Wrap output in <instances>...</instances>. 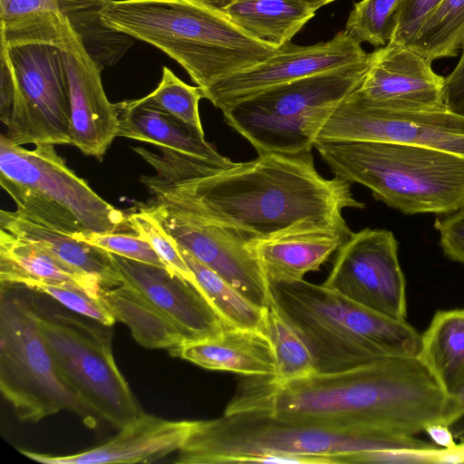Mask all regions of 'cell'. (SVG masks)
Masks as SVG:
<instances>
[{"instance_id": "6da1fadb", "label": "cell", "mask_w": 464, "mask_h": 464, "mask_svg": "<svg viewBox=\"0 0 464 464\" xmlns=\"http://www.w3.org/2000/svg\"><path fill=\"white\" fill-rule=\"evenodd\" d=\"M160 154L133 147L155 174L140 181L159 198L254 242L299 228L328 227L347 238L353 232L343 217L363 208L349 181L322 177L311 151L269 152L231 168L164 147Z\"/></svg>"}, {"instance_id": "7a4b0ae2", "label": "cell", "mask_w": 464, "mask_h": 464, "mask_svg": "<svg viewBox=\"0 0 464 464\" xmlns=\"http://www.w3.org/2000/svg\"><path fill=\"white\" fill-rule=\"evenodd\" d=\"M237 411L415 437L434 424L450 427L464 402L443 390L419 356H388L285 382L270 375L246 376L224 412Z\"/></svg>"}, {"instance_id": "3957f363", "label": "cell", "mask_w": 464, "mask_h": 464, "mask_svg": "<svg viewBox=\"0 0 464 464\" xmlns=\"http://www.w3.org/2000/svg\"><path fill=\"white\" fill-rule=\"evenodd\" d=\"M101 19L165 53L200 90L262 63L279 48L246 33L212 0H110Z\"/></svg>"}, {"instance_id": "277c9868", "label": "cell", "mask_w": 464, "mask_h": 464, "mask_svg": "<svg viewBox=\"0 0 464 464\" xmlns=\"http://www.w3.org/2000/svg\"><path fill=\"white\" fill-rule=\"evenodd\" d=\"M272 300L311 352L316 372L353 368L388 356H418L421 334L406 320L368 309L304 279L271 282Z\"/></svg>"}, {"instance_id": "5b68a950", "label": "cell", "mask_w": 464, "mask_h": 464, "mask_svg": "<svg viewBox=\"0 0 464 464\" xmlns=\"http://www.w3.org/2000/svg\"><path fill=\"white\" fill-rule=\"evenodd\" d=\"M435 446L415 437L362 432L284 420L265 412L237 411L197 420L175 463H256L262 456L295 454L348 464L363 451Z\"/></svg>"}, {"instance_id": "8992f818", "label": "cell", "mask_w": 464, "mask_h": 464, "mask_svg": "<svg viewBox=\"0 0 464 464\" xmlns=\"http://www.w3.org/2000/svg\"><path fill=\"white\" fill-rule=\"evenodd\" d=\"M67 17L42 13L0 22L1 59L12 80L2 121L15 145L72 144L70 98L62 50Z\"/></svg>"}, {"instance_id": "52a82bcc", "label": "cell", "mask_w": 464, "mask_h": 464, "mask_svg": "<svg viewBox=\"0 0 464 464\" xmlns=\"http://www.w3.org/2000/svg\"><path fill=\"white\" fill-rule=\"evenodd\" d=\"M334 176L370 188L403 214L445 215L464 208V158L388 141H316Z\"/></svg>"}, {"instance_id": "ba28073f", "label": "cell", "mask_w": 464, "mask_h": 464, "mask_svg": "<svg viewBox=\"0 0 464 464\" xmlns=\"http://www.w3.org/2000/svg\"><path fill=\"white\" fill-rule=\"evenodd\" d=\"M111 254L121 283L101 287L99 297L141 346L172 352L229 327L198 284L165 267Z\"/></svg>"}, {"instance_id": "9c48e42d", "label": "cell", "mask_w": 464, "mask_h": 464, "mask_svg": "<svg viewBox=\"0 0 464 464\" xmlns=\"http://www.w3.org/2000/svg\"><path fill=\"white\" fill-rule=\"evenodd\" d=\"M34 145L27 150L12 143L4 134L0 137V185L17 210L75 239L130 228L127 215L78 177L54 145Z\"/></svg>"}, {"instance_id": "30bf717a", "label": "cell", "mask_w": 464, "mask_h": 464, "mask_svg": "<svg viewBox=\"0 0 464 464\" xmlns=\"http://www.w3.org/2000/svg\"><path fill=\"white\" fill-rule=\"evenodd\" d=\"M367 60L276 85L222 109L227 125L258 154L311 151L322 129L362 83Z\"/></svg>"}, {"instance_id": "8fae6325", "label": "cell", "mask_w": 464, "mask_h": 464, "mask_svg": "<svg viewBox=\"0 0 464 464\" xmlns=\"http://www.w3.org/2000/svg\"><path fill=\"white\" fill-rule=\"evenodd\" d=\"M36 308L1 286L0 390L21 421L37 422L63 410L89 427L98 417L60 378Z\"/></svg>"}, {"instance_id": "7c38bea8", "label": "cell", "mask_w": 464, "mask_h": 464, "mask_svg": "<svg viewBox=\"0 0 464 464\" xmlns=\"http://www.w3.org/2000/svg\"><path fill=\"white\" fill-rule=\"evenodd\" d=\"M40 324L60 378L98 419L120 430L143 412L114 360L111 326L62 312Z\"/></svg>"}, {"instance_id": "4fadbf2b", "label": "cell", "mask_w": 464, "mask_h": 464, "mask_svg": "<svg viewBox=\"0 0 464 464\" xmlns=\"http://www.w3.org/2000/svg\"><path fill=\"white\" fill-rule=\"evenodd\" d=\"M182 249L217 273L256 305L266 308L269 281L249 242L236 231L159 198L142 205Z\"/></svg>"}, {"instance_id": "5bb4252c", "label": "cell", "mask_w": 464, "mask_h": 464, "mask_svg": "<svg viewBox=\"0 0 464 464\" xmlns=\"http://www.w3.org/2000/svg\"><path fill=\"white\" fill-rule=\"evenodd\" d=\"M322 285L382 315L406 320V283L390 230L353 232Z\"/></svg>"}, {"instance_id": "9a60e30c", "label": "cell", "mask_w": 464, "mask_h": 464, "mask_svg": "<svg viewBox=\"0 0 464 464\" xmlns=\"http://www.w3.org/2000/svg\"><path fill=\"white\" fill-rule=\"evenodd\" d=\"M366 140L411 144L464 158V116L449 111H397L362 105L348 96L316 141Z\"/></svg>"}, {"instance_id": "2e32d148", "label": "cell", "mask_w": 464, "mask_h": 464, "mask_svg": "<svg viewBox=\"0 0 464 464\" xmlns=\"http://www.w3.org/2000/svg\"><path fill=\"white\" fill-rule=\"evenodd\" d=\"M369 56L361 43L343 30L331 40L315 44L286 43L262 63L226 76L201 92L222 110L268 88L357 63Z\"/></svg>"}, {"instance_id": "e0dca14e", "label": "cell", "mask_w": 464, "mask_h": 464, "mask_svg": "<svg viewBox=\"0 0 464 464\" xmlns=\"http://www.w3.org/2000/svg\"><path fill=\"white\" fill-rule=\"evenodd\" d=\"M444 79L433 71L430 61L407 45L389 42L371 53L366 74L348 98L388 111H446Z\"/></svg>"}, {"instance_id": "ac0fdd59", "label": "cell", "mask_w": 464, "mask_h": 464, "mask_svg": "<svg viewBox=\"0 0 464 464\" xmlns=\"http://www.w3.org/2000/svg\"><path fill=\"white\" fill-rule=\"evenodd\" d=\"M62 50L67 74L72 145L84 155L102 160L116 138L115 103L104 92L102 67L92 57L78 33L66 21Z\"/></svg>"}, {"instance_id": "d6986e66", "label": "cell", "mask_w": 464, "mask_h": 464, "mask_svg": "<svg viewBox=\"0 0 464 464\" xmlns=\"http://www.w3.org/2000/svg\"><path fill=\"white\" fill-rule=\"evenodd\" d=\"M197 420H169L142 412L119 433L94 448L72 455L53 456L28 450L19 451L44 464L151 463L185 444Z\"/></svg>"}, {"instance_id": "ffe728a7", "label": "cell", "mask_w": 464, "mask_h": 464, "mask_svg": "<svg viewBox=\"0 0 464 464\" xmlns=\"http://www.w3.org/2000/svg\"><path fill=\"white\" fill-rule=\"evenodd\" d=\"M116 137L129 138L195 156L225 168L237 162L220 155L199 130L150 102L147 97L115 103Z\"/></svg>"}, {"instance_id": "44dd1931", "label": "cell", "mask_w": 464, "mask_h": 464, "mask_svg": "<svg viewBox=\"0 0 464 464\" xmlns=\"http://www.w3.org/2000/svg\"><path fill=\"white\" fill-rule=\"evenodd\" d=\"M348 238L328 227H309L287 231L254 241L249 246L271 282H295L318 271Z\"/></svg>"}, {"instance_id": "7402d4cb", "label": "cell", "mask_w": 464, "mask_h": 464, "mask_svg": "<svg viewBox=\"0 0 464 464\" xmlns=\"http://www.w3.org/2000/svg\"><path fill=\"white\" fill-rule=\"evenodd\" d=\"M169 353L211 371L246 376L276 373L272 343L257 330L227 327L214 338L188 343Z\"/></svg>"}, {"instance_id": "603a6c76", "label": "cell", "mask_w": 464, "mask_h": 464, "mask_svg": "<svg viewBox=\"0 0 464 464\" xmlns=\"http://www.w3.org/2000/svg\"><path fill=\"white\" fill-rule=\"evenodd\" d=\"M0 228L35 244L69 266L93 276L101 287H112L121 283L110 252L40 225L17 209L0 211Z\"/></svg>"}, {"instance_id": "cb8c5ba5", "label": "cell", "mask_w": 464, "mask_h": 464, "mask_svg": "<svg viewBox=\"0 0 464 464\" xmlns=\"http://www.w3.org/2000/svg\"><path fill=\"white\" fill-rule=\"evenodd\" d=\"M1 286L29 288L38 284L70 285L99 297V281L80 272L35 244L0 228Z\"/></svg>"}, {"instance_id": "d4e9b609", "label": "cell", "mask_w": 464, "mask_h": 464, "mask_svg": "<svg viewBox=\"0 0 464 464\" xmlns=\"http://www.w3.org/2000/svg\"><path fill=\"white\" fill-rule=\"evenodd\" d=\"M242 30L252 37L280 47L315 14L299 0H212Z\"/></svg>"}, {"instance_id": "484cf974", "label": "cell", "mask_w": 464, "mask_h": 464, "mask_svg": "<svg viewBox=\"0 0 464 464\" xmlns=\"http://www.w3.org/2000/svg\"><path fill=\"white\" fill-rule=\"evenodd\" d=\"M419 358L450 395L464 393V309L438 311L421 334Z\"/></svg>"}, {"instance_id": "4316f807", "label": "cell", "mask_w": 464, "mask_h": 464, "mask_svg": "<svg viewBox=\"0 0 464 464\" xmlns=\"http://www.w3.org/2000/svg\"><path fill=\"white\" fill-rule=\"evenodd\" d=\"M179 250L203 293L229 327L264 331L266 307L256 305L188 252Z\"/></svg>"}, {"instance_id": "83f0119b", "label": "cell", "mask_w": 464, "mask_h": 464, "mask_svg": "<svg viewBox=\"0 0 464 464\" xmlns=\"http://www.w3.org/2000/svg\"><path fill=\"white\" fill-rule=\"evenodd\" d=\"M464 44V0H442L409 47L429 61L454 57Z\"/></svg>"}, {"instance_id": "f1b7e54d", "label": "cell", "mask_w": 464, "mask_h": 464, "mask_svg": "<svg viewBox=\"0 0 464 464\" xmlns=\"http://www.w3.org/2000/svg\"><path fill=\"white\" fill-rule=\"evenodd\" d=\"M263 332L268 336L276 356V373L271 376L275 382H289L316 372L311 352L273 300L266 308Z\"/></svg>"}, {"instance_id": "f546056e", "label": "cell", "mask_w": 464, "mask_h": 464, "mask_svg": "<svg viewBox=\"0 0 464 464\" xmlns=\"http://www.w3.org/2000/svg\"><path fill=\"white\" fill-rule=\"evenodd\" d=\"M403 0H362L354 4L344 30L359 43L386 45L396 27Z\"/></svg>"}, {"instance_id": "4dcf8cb0", "label": "cell", "mask_w": 464, "mask_h": 464, "mask_svg": "<svg viewBox=\"0 0 464 464\" xmlns=\"http://www.w3.org/2000/svg\"><path fill=\"white\" fill-rule=\"evenodd\" d=\"M146 97L179 121L203 131L198 112V102L203 98L200 88L185 83L168 67L162 68L159 85Z\"/></svg>"}, {"instance_id": "1f68e13d", "label": "cell", "mask_w": 464, "mask_h": 464, "mask_svg": "<svg viewBox=\"0 0 464 464\" xmlns=\"http://www.w3.org/2000/svg\"><path fill=\"white\" fill-rule=\"evenodd\" d=\"M127 218L130 230L150 243L169 272L198 284L179 246L151 214L139 206Z\"/></svg>"}, {"instance_id": "d6a6232c", "label": "cell", "mask_w": 464, "mask_h": 464, "mask_svg": "<svg viewBox=\"0 0 464 464\" xmlns=\"http://www.w3.org/2000/svg\"><path fill=\"white\" fill-rule=\"evenodd\" d=\"M28 289L47 295L69 310L91 318L102 325L111 326L116 322L100 297L92 296L78 286L38 284Z\"/></svg>"}, {"instance_id": "836d02e7", "label": "cell", "mask_w": 464, "mask_h": 464, "mask_svg": "<svg viewBox=\"0 0 464 464\" xmlns=\"http://www.w3.org/2000/svg\"><path fill=\"white\" fill-rule=\"evenodd\" d=\"M76 239L129 259L167 268L150 243L137 234H92L81 236Z\"/></svg>"}, {"instance_id": "e575fe53", "label": "cell", "mask_w": 464, "mask_h": 464, "mask_svg": "<svg viewBox=\"0 0 464 464\" xmlns=\"http://www.w3.org/2000/svg\"><path fill=\"white\" fill-rule=\"evenodd\" d=\"M442 0H403L390 42L409 46L427 17Z\"/></svg>"}, {"instance_id": "d590c367", "label": "cell", "mask_w": 464, "mask_h": 464, "mask_svg": "<svg viewBox=\"0 0 464 464\" xmlns=\"http://www.w3.org/2000/svg\"><path fill=\"white\" fill-rule=\"evenodd\" d=\"M440 234V245L449 258L464 265V208L438 215L434 223Z\"/></svg>"}, {"instance_id": "8d00e7d4", "label": "cell", "mask_w": 464, "mask_h": 464, "mask_svg": "<svg viewBox=\"0 0 464 464\" xmlns=\"http://www.w3.org/2000/svg\"><path fill=\"white\" fill-rule=\"evenodd\" d=\"M42 13L62 14L60 0H0V22Z\"/></svg>"}, {"instance_id": "74e56055", "label": "cell", "mask_w": 464, "mask_h": 464, "mask_svg": "<svg viewBox=\"0 0 464 464\" xmlns=\"http://www.w3.org/2000/svg\"><path fill=\"white\" fill-rule=\"evenodd\" d=\"M453 71L444 79L443 98L446 109L464 116V44Z\"/></svg>"}, {"instance_id": "f35d334b", "label": "cell", "mask_w": 464, "mask_h": 464, "mask_svg": "<svg viewBox=\"0 0 464 464\" xmlns=\"http://www.w3.org/2000/svg\"><path fill=\"white\" fill-rule=\"evenodd\" d=\"M433 442L441 448H452L457 445L455 438L450 426L444 424H434L425 430Z\"/></svg>"}, {"instance_id": "ab89813d", "label": "cell", "mask_w": 464, "mask_h": 464, "mask_svg": "<svg viewBox=\"0 0 464 464\" xmlns=\"http://www.w3.org/2000/svg\"><path fill=\"white\" fill-rule=\"evenodd\" d=\"M461 401L464 402V393L460 396ZM450 429L455 439L461 441L464 439V411L460 418L455 421Z\"/></svg>"}, {"instance_id": "60d3db41", "label": "cell", "mask_w": 464, "mask_h": 464, "mask_svg": "<svg viewBox=\"0 0 464 464\" xmlns=\"http://www.w3.org/2000/svg\"><path fill=\"white\" fill-rule=\"evenodd\" d=\"M299 1L306 4L307 5H309L310 7H312L313 9H314L316 11L320 7H322L325 5H328L330 3H333L336 0H299Z\"/></svg>"}]
</instances>
